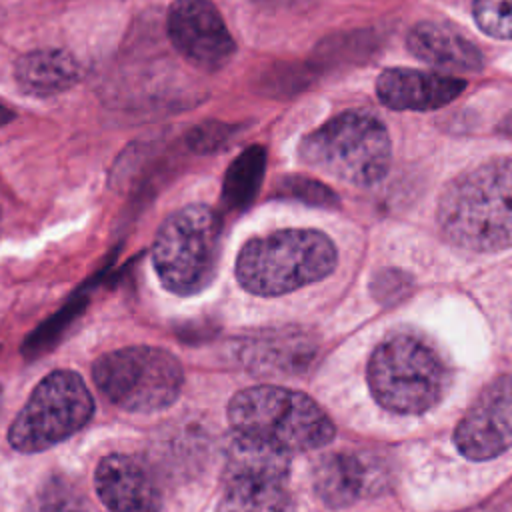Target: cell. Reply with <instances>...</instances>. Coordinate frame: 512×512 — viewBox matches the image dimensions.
Segmentation results:
<instances>
[{
	"mask_svg": "<svg viewBox=\"0 0 512 512\" xmlns=\"http://www.w3.org/2000/svg\"><path fill=\"white\" fill-rule=\"evenodd\" d=\"M444 236L474 252L512 246V158H492L458 174L438 204Z\"/></svg>",
	"mask_w": 512,
	"mask_h": 512,
	"instance_id": "6da1fadb",
	"label": "cell"
},
{
	"mask_svg": "<svg viewBox=\"0 0 512 512\" xmlns=\"http://www.w3.org/2000/svg\"><path fill=\"white\" fill-rule=\"evenodd\" d=\"M232 432L286 454L320 448L334 438L328 414L304 392L282 386H252L228 404Z\"/></svg>",
	"mask_w": 512,
	"mask_h": 512,
	"instance_id": "7a4b0ae2",
	"label": "cell"
},
{
	"mask_svg": "<svg viewBox=\"0 0 512 512\" xmlns=\"http://www.w3.org/2000/svg\"><path fill=\"white\" fill-rule=\"evenodd\" d=\"M336 260V248L324 232L288 228L250 238L238 254L236 278L256 296H280L322 280Z\"/></svg>",
	"mask_w": 512,
	"mask_h": 512,
	"instance_id": "3957f363",
	"label": "cell"
},
{
	"mask_svg": "<svg viewBox=\"0 0 512 512\" xmlns=\"http://www.w3.org/2000/svg\"><path fill=\"white\" fill-rule=\"evenodd\" d=\"M372 396L390 412L422 414L436 406L448 384L440 354L414 334H394L382 340L368 360Z\"/></svg>",
	"mask_w": 512,
	"mask_h": 512,
	"instance_id": "277c9868",
	"label": "cell"
},
{
	"mask_svg": "<svg viewBox=\"0 0 512 512\" xmlns=\"http://www.w3.org/2000/svg\"><path fill=\"white\" fill-rule=\"evenodd\" d=\"M304 164L354 186L376 184L390 166V138L370 112L348 110L300 142Z\"/></svg>",
	"mask_w": 512,
	"mask_h": 512,
	"instance_id": "5b68a950",
	"label": "cell"
},
{
	"mask_svg": "<svg viewBox=\"0 0 512 512\" xmlns=\"http://www.w3.org/2000/svg\"><path fill=\"white\" fill-rule=\"evenodd\" d=\"M220 254L222 220L204 204L170 214L152 244V262L160 282L180 296L202 292L214 280Z\"/></svg>",
	"mask_w": 512,
	"mask_h": 512,
	"instance_id": "8992f818",
	"label": "cell"
},
{
	"mask_svg": "<svg viewBox=\"0 0 512 512\" xmlns=\"http://www.w3.org/2000/svg\"><path fill=\"white\" fill-rule=\"evenodd\" d=\"M100 394L126 412L168 408L184 384L174 354L158 346H128L100 356L92 366Z\"/></svg>",
	"mask_w": 512,
	"mask_h": 512,
	"instance_id": "52a82bcc",
	"label": "cell"
},
{
	"mask_svg": "<svg viewBox=\"0 0 512 512\" xmlns=\"http://www.w3.org/2000/svg\"><path fill=\"white\" fill-rule=\"evenodd\" d=\"M288 478L290 454L232 432L216 512H292Z\"/></svg>",
	"mask_w": 512,
	"mask_h": 512,
	"instance_id": "ba28073f",
	"label": "cell"
},
{
	"mask_svg": "<svg viewBox=\"0 0 512 512\" xmlns=\"http://www.w3.org/2000/svg\"><path fill=\"white\" fill-rule=\"evenodd\" d=\"M94 400L72 370H54L42 378L14 418L8 440L20 452H40L86 426Z\"/></svg>",
	"mask_w": 512,
	"mask_h": 512,
	"instance_id": "9c48e42d",
	"label": "cell"
},
{
	"mask_svg": "<svg viewBox=\"0 0 512 512\" xmlns=\"http://www.w3.org/2000/svg\"><path fill=\"white\" fill-rule=\"evenodd\" d=\"M454 444L468 460H490L512 448V372L478 394L456 426Z\"/></svg>",
	"mask_w": 512,
	"mask_h": 512,
	"instance_id": "30bf717a",
	"label": "cell"
},
{
	"mask_svg": "<svg viewBox=\"0 0 512 512\" xmlns=\"http://www.w3.org/2000/svg\"><path fill=\"white\" fill-rule=\"evenodd\" d=\"M168 34L176 50L196 68L218 70L234 54V38L212 0H174Z\"/></svg>",
	"mask_w": 512,
	"mask_h": 512,
	"instance_id": "8fae6325",
	"label": "cell"
},
{
	"mask_svg": "<svg viewBox=\"0 0 512 512\" xmlns=\"http://www.w3.org/2000/svg\"><path fill=\"white\" fill-rule=\"evenodd\" d=\"M318 354V340L300 326L264 328L238 346L240 362L254 374L294 376L308 370Z\"/></svg>",
	"mask_w": 512,
	"mask_h": 512,
	"instance_id": "7c38bea8",
	"label": "cell"
},
{
	"mask_svg": "<svg viewBox=\"0 0 512 512\" xmlns=\"http://www.w3.org/2000/svg\"><path fill=\"white\" fill-rule=\"evenodd\" d=\"M96 492L110 512H160L162 494L152 468L130 454H110L94 474Z\"/></svg>",
	"mask_w": 512,
	"mask_h": 512,
	"instance_id": "4fadbf2b",
	"label": "cell"
},
{
	"mask_svg": "<svg viewBox=\"0 0 512 512\" xmlns=\"http://www.w3.org/2000/svg\"><path fill=\"white\" fill-rule=\"evenodd\" d=\"M466 82L440 74L412 68H388L376 80L380 102L392 110H434L462 94Z\"/></svg>",
	"mask_w": 512,
	"mask_h": 512,
	"instance_id": "5bb4252c",
	"label": "cell"
},
{
	"mask_svg": "<svg viewBox=\"0 0 512 512\" xmlns=\"http://www.w3.org/2000/svg\"><path fill=\"white\" fill-rule=\"evenodd\" d=\"M406 44L418 60L446 72H478L484 66L482 52L450 24L418 22Z\"/></svg>",
	"mask_w": 512,
	"mask_h": 512,
	"instance_id": "9a60e30c",
	"label": "cell"
},
{
	"mask_svg": "<svg viewBox=\"0 0 512 512\" xmlns=\"http://www.w3.org/2000/svg\"><path fill=\"white\" fill-rule=\"evenodd\" d=\"M76 58L64 50H34L16 62V82L30 96H54L70 90L80 80Z\"/></svg>",
	"mask_w": 512,
	"mask_h": 512,
	"instance_id": "2e32d148",
	"label": "cell"
},
{
	"mask_svg": "<svg viewBox=\"0 0 512 512\" xmlns=\"http://www.w3.org/2000/svg\"><path fill=\"white\" fill-rule=\"evenodd\" d=\"M368 470L352 452H328L320 456L312 470V484L320 500L330 508L354 504L366 490Z\"/></svg>",
	"mask_w": 512,
	"mask_h": 512,
	"instance_id": "e0dca14e",
	"label": "cell"
},
{
	"mask_svg": "<svg viewBox=\"0 0 512 512\" xmlns=\"http://www.w3.org/2000/svg\"><path fill=\"white\" fill-rule=\"evenodd\" d=\"M266 150L262 146H250L240 152L224 174L222 200L228 210L240 212L248 208L264 180Z\"/></svg>",
	"mask_w": 512,
	"mask_h": 512,
	"instance_id": "ac0fdd59",
	"label": "cell"
},
{
	"mask_svg": "<svg viewBox=\"0 0 512 512\" xmlns=\"http://www.w3.org/2000/svg\"><path fill=\"white\" fill-rule=\"evenodd\" d=\"M26 512H90V508L68 478L48 476L28 500Z\"/></svg>",
	"mask_w": 512,
	"mask_h": 512,
	"instance_id": "d6986e66",
	"label": "cell"
},
{
	"mask_svg": "<svg viewBox=\"0 0 512 512\" xmlns=\"http://www.w3.org/2000/svg\"><path fill=\"white\" fill-rule=\"evenodd\" d=\"M274 194L286 200H298V202L320 206V208L338 206V196L326 184L302 174H290L278 180Z\"/></svg>",
	"mask_w": 512,
	"mask_h": 512,
	"instance_id": "ffe728a7",
	"label": "cell"
},
{
	"mask_svg": "<svg viewBox=\"0 0 512 512\" xmlns=\"http://www.w3.org/2000/svg\"><path fill=\"white\" fill-rule=\"evenodd\" d=\"M82 308H84V300H74L66 308H62L58 314H54L50 320H46L36 332L30 334V338L22 346V354L34 356L48 350L62 336V332L74 322V318L82 312Z\"/></svg>",
	"mask_w": 512,
	"mask_h": 512,
	"instance_id": "44dd1931",
	"label": "cell"
},
{
	"mask_svg": "<svg viewBox=\"0 0 512 512\" xmlns=\"http://www.w3.org/2000/svg\"><path fill=\"white\" fill-rule=\"evenodd\" d=\"M472 12L488 36L512 38V0H474Z\"/></svg>",
	"mask_w": 512,
	"mask_h": 512,
	"instance_id": "7402d4cb",
	"label": "cell"
},
{
	"mask_svg": "<svg viewBox=\"0 0 512 512\" xmlns=\"http://www.w3.org/2000/svg\"><path fill=\"white\" fill-rule=\"evenodd\" d=\"M230 132H234L232 126L228 124H204V126H198L192 134H190V144L196 148V150H214L218 148L224 140L230 138Z\"/></svg>",
	"mask_w": 512,
	"mask_h": 512,
	"instance_id": "603a6c76",
	"label": "cell"
},
{
	"mask_svg": "<svg viewBox=\"0 0 512 512\" xmlns=\"http://www.w3.org/2000/svg\"><path fill=\"white\" fill-rule=\"evenodd\" d=\"M498 132L504 134L506 138H512V112L504 116V120H502L500 126H498Z\"/></svg>",
	"mask_w": 512,
	"mask_h": 512,
	"instance_id": "cb8c5ba5",
	"label": "cell"
},
{
	"mask_svg": "<svg viewBox=\"0 0 512 512\" xmlns=\"http://www.w3.org/2000/svg\"><path fill=\"white\" fill-rule=\"evenodd\" d=\"M254 2L274 8V6H292V4H298L300 0H254Z\"/></svg>",
	"mask_w": 512,
	"mask_h": 512,
	"instance_id": "d4e9b609",
	"label": "cell"
},
{
	"mask_svg": "<svg viewBox=\"0 0 512 512\" xmlns=\"http://www.w3.org/2000/svg\"><path fill=\"white\" fill-rule=\"evenodd\" d=\"M12 116H14V114H12L4 104H0V126H4L6 122H10Z\"/></svg>",
	"mask_w": 512,
	"mask_h": 512,
	"instance_id": "484cf974",
	"label": "cell"
},
{
	"mask_svg": "<svg viewBox=\"0 0 512 512\" xmlns=\"http://www.w3.org/2000/svg\"><path fill=\"white\" fill-rule=\"evenodd\" d=\"M0 412H2V388H0Z\"/></svg>",
	"mask_w": 512,
	"mask_h": 512,
	"instance_id": "4316f807",
	"label": "cell"
}]
</instances>
